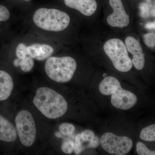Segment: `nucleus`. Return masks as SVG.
<instances>
[{
	"label": "nucleus",
	"mask_w": 155,
	"mask_h": 155,
	"mask_svg": "<svg viewBox=\"0 0 155 155\" xmlns=\"http://www.w3.org/2000/svg\"><path fill=\"white\" fill-rule=\"evenodd\" d=\"M59 131L62 135L65 137L71 136L75 132V128L74 125L68 123H64L59 126Z\"/></svg>",
	"instance_id": "17"
},
{
	"label": "nucleus",
	"mask_w": 155,
	"mask_h": 155,
	"mask_svg": "<svg viewBox=\"0 0 155 155\" xmlns=\"http://www.w3.org/2000/svg\"><path fill=\"white\" fill-rule=\"evenodd\" d=\"M29 55L33 59L39 61L46 60L51 56L54 48L49 45L35 44L27 47Z\"/></svg>",
	"instance_id": "12"
},
{
	"label": "nucleus",
	"mask_w": 155,
	"mask_h": 155,
	"mask_svg": "<svg viewBox=\"0 0 155 155\" xmlns=\"http://www.w3.org/2000/svg\"><path fill=\"white\" fill-rule=\"evenodd\" d=\"M17 138V130L14 125L0 115V140L12 142Z\"/></svg>",
	"instance_id": "13"
},
{
	"label": "nucleus",
	"mask_w": 155,
	"mask_h": 155,
	"mask_svg": "<svg viewBox=\"0 0 155 155\" xmlns=\"http://www.w3.org/2000/svg\"><path fill=\"white\" fill-rule=\"evenodd\" d=\"M16 130L21 143L30 147L34 143L36 136L35 122L29 111H20L15 119Z\"/></svg>",
	"instance_id": "6"
},
{
	"label": "nucleus",
	"mask_w": 155,
	"mask_h": 155,
	"mask_svg": "<svg viewBox=\"0 0 155 155\" xmlns=\"http://www.w3.org/2000/svg\"><path fill=\"white\" fill-rule=\"evenodd\" d=\"M125 45L127 51L133 56L131 60L132 64L137 69H143L145 65L144 54L139 42L133 37H127L125 40Z\"/></svg>",
	"instance_id": "10"
},
{
	"label": "nucleus",
	"mask_w": 155,
	"mask_h": 155,
	"mask_svg": "<svg viewBox=\"0 0 155 155\" xmlns=\"http://www.w3.org/2000/svg\"><path fill=\"white\" fill-rule=\"evenodd\" d=\"M136 151L140 155H155V151L149 149L144 143L141 142H137L136 145Z\"/></svg>",
	"instance_id": "18"
},
{
	"label": "nucleus",
	"mask_w": 155,
	"mask_h": 155,
	"mask_svg": "<svg viewBox=\"0 0 155 155\" xmlns=\"http://www.w3.org/2000/svg\"><path fill=\"white\" fill-rule=\"evenodd\" d=\"M140 137L143 140L148 142L155 141V125H150L144 127L140 132Z\"/></svg>",
	"instance_id": "16"
},
{
	"label": "nucleus",
	"mask_w": 155,
	"mask_h": 155,
	"mask_svg": "<svg viewBox=\"0 0 155 155\" xmlns=\"http://www.w3.org/2000/svg\"><path fill=\"white\" fill-rule=\"evenodd\" d=\"M10 17V13L5 6L0 5V21H5Z\"/></svg>",
	"instance_id": "22"
},
{
	"label": "nucleus",
	"mask_w": 155,
	"mask_h": 155,
	"mask_svg": "<svg viewBox=\"0 0 155 155\" xmlns=\"http://www.w3.org/2000/svg\"><path fill=\"white\" fill-rule=\"evenodd\" d=\"M14 65L15 67L20 66L21 69L24 72H30L34 66V61L33 58L29 55L26 56L25 58L20 60L19 59H15L14 61Z\"/></svg>",
	"instance_id": "15"
},
{
	"label": "nucleus",
	"mask_w": 155,
	"mask_h": 155,
	"mask_svg": "<svg viewBox=\"0 0 155 155\" xmlns=\"http://www.w3.org/2000/svg\"><path fill=\"white\" fill-rule=\"evenodd\" d=\"M74 142L72 140H68L63 142L61 145V149L66 154L72 153L74 151Z\"/></svg>",
	"instance_id": "20"
},
{
	"label": "nucleus",
	"mask_w": 155,
	"mask_h": 155,
	"mask_svg": "<svg viewBox=\"0 0 155 155\" xmlns=\"http://www.w3.org/2000/svg\"><path fill=\"white\" fill-rule=\"evenodd\" d=\"M99 89L103 95H111L112 105L120 110H129L137 102L136 96L131 92L123 89L119 81L113 76L105 77L100 83Z\"/></svg>",
	"instance_id": "2"
},
{
	"label": "nucleus",
	"mask_w": 155,
	"mask_h": 155,
	"mask_svg": "<svg viewBox=\"0 0 155 155\" xmlns=\"http://www.w3.org/2000/svg\"><path fill=\"white\" fill-rule=\"evenodd\" d=\"M151 14L153 17H155V7H154V8L152 10Z\"/></svg>",
	"instance_id": "25"
},
{
	"label": "nucleus",
	"mask_w": 155,
	"mask_h": 155,
	"mask_svg": "<svg viewBox=\"0 0 155 155\" xmlns=\"http://www.w3.org/2000/svg\"><path fill=\"white\" fill-rule=\"evenodd\" d=\"M33 101L39 110L49 119L60 118L66 114L68 109V104L64 97L49 87L38 89Z\"/></svg>",
	"instance_id": "1"
},
{
	"label": "nucleus",
	"mask_w": 155,
	"mask_h": 155,
	"mask_svg": "<svg viewBox=\"0 0 155 155\" xmlns=\"http://www.w3.org/2000/svg\"><path fill=\"white\" fill-rule=\"evenodd\" d=\"M16 54L17 58L20 60L24 59L29 55L26 45L23 43L18 45L16 48Z\"/></svg>",
	"instance_id": "19"
},
{
	"label": "nucleus",
	"mask_w": 155,
	"mask_h": 155,
	"mask_svg": "<svg viewBox=\"0 0 155 155\" xmlns=\"http://www.w3.org/2000/svg\"><path fill=\"white\" fill-rule=\"evenodd\" d=\"M24 1H30V0H24Z\"/></svg>",
	"instance_id": "26"
},
{
	"label": "nucleus",
	"mask_w": 155,
	"mask_h": 155,
	"mask_svg": "<svg viewBox=\"0 0 155 155\" xmlns=\"http://www.w3.org/2000/svg\"><path fill=\"white\" fill-rule=\"evenodd\" d=\"M33 21L42 29L50 31H60L69 26L70 18L67 13L60 10L41 8L35 13Z\"/></svg>",
	"instance_id": "3"
},
{
	"label": "nucleus",
	"mask_w": 155,
	"mask_h": 155,
	"mask_svg": "<svg viewBox=\"0 0 155 155\" xmlns=\"http://www.w3.org/2000/svg\"><path fill=\"white\" fill-rule=\"evenodd\" d=\"M77 68V63L72 57H51L45 64L47 75L52 80L66 83L72 79Z\"/></svg>",
	"instance_id": "4"
},
{
	"label": "nucleus",
	"mask_w": 155,
	"mask_h": 155,
	"mask_svg": "<svg viewBox=\"0 0 155 155\" xmlns=\"http://www.w3.org/2000/svg\"><path fill=\"white\" fill-rule=\"evenodd\" d=\"M14 81L8 72L0 70V101L8 99L14 88Z\"/></svg>",
	"instance_id": "14"
},
{
	"label": "nucleus",
	"mask_w": 155,
	"mask_h": 155,
	"mask_svg": "<svg viewBox=\"0 0 155 155\" xmlns=\"http://www.w3.org/2000/svg\"><path fill=\"white\" fill-rule=\"evenodd\" d=\"M100 143V139L90 130H86L76 135L74 142V151L75 154L79 155L84 150L95 148Z\"/></svg>",
	"instance_id": "9"
},
{
	"label": "nucleus",
	"mask_w": 155,
	"mask_h": 155,
	"mask_svg": "<svg viewBox=\"0 0 155 155\" xmlns=\"http://www.w3.org/2000/svg\"><path fill=\"white\" fill-rule=\"evenodd\" d=\"M100 141L103 149L112 154H127L133 147V142L129 137L118 136L111 132L104 134Z\"/></svg>",
	"instance_id": "7"
},
{
	"label": "nucleus",
	"mask_w": 155,
	"mask_h": 155,
	"mask_svg": "<svg viewBox=\"0 0 155 155\" xmlns=\"http://www.w3.org/2000/svg\"><path fill=\"white\" fill-rule=\"evenodd\" d=\"M64 2L67 7L75 9L87 17L93 15L97 8L95 0H64Z\"/></svg>",
	"instance_id": "11"
},
{
	"label": "nucleus",
	"mask_w": 155,
	"mask_h": 155,
	"mask_svg": "<svg viewBox=\"0 0 155 155\" xmlns=\"http://www.w3.org/2000/svg\"><path fill=\"white\" fill-rule=\"evenodd\" d=\"M145 43L147 46L153 48L155 44V34L153 33L146 34L143 35Z\"/></svg>",
	"instance_id": "21"
},
{
	"label": "nucleus",
	"mask_w": 155,
	"mask_h": 155,
	"mask_svg": "<svg viewBox=\"0 0 155 155\" xmlns=\"http://www.w3.org/2000/svg\"><path fill=\"white\" fill-rule=\"evenodd\" d=\"M110 5L114 12L107 19L109 25L113 27L123 28L130 23V17L126 13L121 0H110Z\"/></svg>",
	"instance_id": "8"
},
{
	"label": "nucleus",
	"mask_w": 155,
	"mask_h": 155,
	"mask_svg": "<svg viewBox=\"0 0 155 155\" xmlns=\"http://www.w3.org/2000/svg\"><path fill=\"white\" fill-rule=\"evenodd\" d=\"M104 50L118 71L126 72L132 68L133 64L128 55L126 45L120 39L108 40L104 45Z\"/></svg>",
	"instance_id": "5"
},
{
	"label": "nucleus",
	"mask_w": 155,
	"mask_h": 155,
	"mask_svg": "<svg viewBox=\"0 0 155 155\" xmlns=\"http://www.w3.org/2000/svg\"><path fill=\"white\" fill-rule=\"evenodd\" d=\"M146 27L148 29H153L155 28V22L153 23H149L148 24L146 25Z\"/></svg>",
	"instance_id": "23"
},
{
	"label": "nucleus",
	"mask_w": 155,
	"mask_h": 155,
	"mask_svg": "<svg viewBox=\"0 0 155 155\" xmlns=\"http://www.w3.org/2000/svg\"><path fill=\"white\" fill-rule=\"evenodd\" d=\"M55 134L56 136L57 137H59V138H61V137H63V135L61 134V132L59 131V132H56L55 133Z\"/></svg>",
	"instance_id": "24"
}]
</instances>
